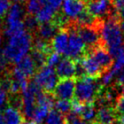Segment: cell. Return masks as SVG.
<instances>
[{"mask_svg":"<svg viewBox=\"0 0 124 124\" xmlns=\"http://www.w3.org/2000/svg\"><path fill=\"white\" fill-rule=\"evenodd\" d=\"M119 25H120V28H121L122 32H123V34L124 36V19H123V20H120Z\"/></svg>","mask_w":124,"mask_h":124,"instance_id":"d6a6232c","label":"cell"},{"mask_svg":"<svg viewBox=\"0 0 124 124\" xmlns=\"http://www.w3.org/2000/svg\"><path fill=\"white\" fill-rule=\"evenodd\" d=\"M101 23V20H100L98 25L95 26H78L75 25L74 22V26L76 30L78 35L80 36L82 41H84L85 46H86L87 52H90L95 47L101 46V37L100 33V25Z\"/></svg>","mask_w":124,"mask_h":124,"instance_id":"8992f818","label":"cell"},{"mask_svg":"<svg viewBox=\"0 0 124 124\" xmlns=\"http://www.w3.org/2000/svg\"><path fill=\"white\" fill-rule=\"evenodd\" d=\"M57 11L49 5L46 4L41 8L39 12L36 15V18L39 24H45L52 21V19L57 15Z\"/></svg>","mask_w":124,"mask_h":124,"instance_id":"ffe728a7","label":"cell"},{"mask_svg":"<svg viewBox=\"0 0 124 124\" xmlns=\"http://www.w3.org/2000/svg\"><path fill=\"white\" fill-rule=\"evenodd\" d=\"M7 102H8V94L0 88V109L3 108V106L7 105Z\"/></svg>","mask_w":124,"mask_h":124,"instance_id":"1f68e13d","label":"cell"},{"mask_svg":"<svg viewBox=\"0 0 124 124\" xmlns=\"http://www.w3.org/2000/svg\"><path fill=\"white\" fill-rule=\"evenodd\" d=\"M52 109V108L46 106H36L32 121L37 124H42L43 122L46 119Z\"/></svg>","mask_w":124,"mask_h":124,"instance_id":"44dd1931","label":"cell"},{"mask_svg":"<svg viewBox=\"0 0 124 124\" xmlns=\"http://www.w3.org/2000/svg\"><path fill=\"white\" fill-rule=\"evenodd\" d=\"M33 39L28 31H24L9 37L7 45L2 49L8 62L17 64L27 56L32 46Z\"/></svg>","mask_w":124,"mask_h":124,"instance_id":"6da1fadb","label":"cell"},{"mask_svg":"<svg viewBox=\"0 0 124 124\" xmlns=\"http://www.w3.org/2000/svg\"><path fill=\"white\" fill-rule=\"evenodd\" d=\"M118 16H111L101 20L100 33L102 46L106 49L124 45V36L119 25Z\"/></svg>","mask_w":124,"mask_h":124,"instance_id":"7a4b0ae2","label":"cell"},{"mask_svg":"<svg viewBox=\"0 0 124 124\" xmlns=\"http://www.w3.org/2000/svg\"><path fill=\"white\" fill-rule=\"evenodd\" d=\"M0 124H5L4 118H3V114H2L1 111H0Z\"/></svg>","mask_w":124,"mask_h":124,"instance_id":"836d02e7","label":"cell"},{"mask_svg":"<svg viewBox=\"0 0 124 124\" xmlns=\"http://www.w3.org/2000/svg\"><path fill=\"white\" fill-rule=\"evenodd\" d=\"M13 1L16 2V3H25V2H28V0H13Z\"/></svg>","mask_w":124,"mask_h":124,"instance_id":"d590c367","label":"cell"},{"mask_svg":"<svg viewBox=\"0 0 124 124\" xmlns=\"http://www.w3.org/2000/svg\"><path fill=\"white\" fill-rule=\"evenodd\" d=\"M103 88L104 86L97 78L85 77L75 79L74 99L81 104L95 103Z\"/></svg>","mask_w":124,"mask_h":124,"instance_id":"3957f363","label":"cell"},{"mask_svg":"<svg viewBox=\"0 0 124 124\" xmlns=\"http://www.w3.org/2000/svg\"><path fill=\"white\" fill-rule=\"evenodd\" d=\"M80 60L83 64L84 69H85L87 77L99 79L104 74L103 69L101 68L98 62L95 61V59L92 57L91 54L87 53Z\"/></svg>","mask_w":124,"mask_h":124,"instance_id":"7c38bea8","label":"cell"},{"mask_svg":"<svg viewBox=\"0 0 124 124\" xmlns=\"http://www.w3.org/2000/svg\"><path fill=\"white\" fill-rule=\"evenodd\" d=\"M24 9L19 3L11 5L6 15V28L4 34L8 38L15 34L25 31L24 25Z\"/></svg>","mask_w":124,"mask_h":124,"instance_id":"277c9868","label":"cell"},{"mask_svg":"<svg viewBox=\"0 0 124 124\" xmlns=\"http://www.w3.org/2000/svg\"><path fill=\"white\" fill-rule=\"evenodd\" d=\"M63 15L69 20H75L86 9L85 0H63L62 5Z\"/></svg>","mask_w":124,"mask_h":124,"instance_id":"8fae6325","label":"cell"},{"mask_svg":"<svg viewBox=\"0 0 124 124\" xmlns=\"http://www.w3.org/2000/svg\"><path fill=\"white\" fill-rule=\"evenodd\" d=\"M87 53L91 54L92 57L95 59V61L98 62L101 68L103 69L104 74L108 72L114 64L113 63V58L110 55L109 52L102 45L97 46L95 49L87 52Z\"/></svg>","mask_w":124,"mask_h":124,"instance_id":"30bf717a","label":"cell"},{"mask_svg":"<svg viewBox=\"0 0 124 124\" xmlns=\"http://www.w3.org/2000/svg\"><path fill=\"white\" fill-rule=\"evenodd\" d=\"M96 115L97 110L95 104V103H89V104H84L79 117L87 123H93L95 122Z\"/></svg>","mask_w":124,"mask_h":124,"instance_id":"d6986e66","label":"cell"},{"mask_svg":"<svg viewBox=\"0 0 124 124\" xmlns=\"http://www.w3.org/2000/svg\"><path fill=\"white\" fill-rule=\"evenodd\" d=\"M65 116L62 115L56 109H52L48 114L46 119L45 120V124H64Z\"/></svg>","mask_w":124,"mask_h":124,"instance_id":"603a6c76","label":"cell"},{"mask_svg":"<svg viewBox=\"0 0 124 124\" xmlns=\"http://www.w3.org/2000/svg\"><path fill=\"white\" fill-rule=\"evenodd\" d=\"M74 91L75 78L59 79L52 95L55 99L71 101L74 98Z\"/></svg>","mask_w":124,"mask_h":124,"instance_id":"9c48e42d","label":"cell"},{"mask_svg":"<svg viewBox=\"0 0 124 124\" xmlns=\"http://www.w3.org/2000/svg\"><path fill=\"white\" fill-rule=\"evenodd\" d=\"M86 9L93 16L100 20H106L111 16H117L112 8L111 0H87Z\"/></svg>","mask_w":124,"mask_h":124,"instance_id":"ba28073f","label":"cell"},{"mask_svg":"<svg viewBox=\"0 0 124 124\" xmlns=\"http://www.w3.org/2000/svg\"><path fill=\"white\" fill-rule=\"evenodd\" d=\"M116 119L117 117L114 106H103L97 110L95 123L100 124H115V123H116Z\"/></svg>","mask_w":124,"mask_h":124,"instance_id":"5bb4252c","label":"cell"},{"mask_svg":"<svg viewBox=\"0 0 124 124\" xmlns=\"http://www.w3.org/2000/svg\"><path fill=\"white\" fill-rule=\"evenodd\" d=\"M32 79L41 90L51 94H52L59 81L55 69L46 65L38 69Z\"/></svg>","mask_w":124,"mask_h":124,"instance_id":"52a82bcc","label":"cell"},{"mask_svg":"<svg viewBox=\"0 0 124 124\" xmlns=\"http://www.w3.org/2000/svg\"><path fill=\"white\" fill-rule=\"evenodd\" d=\"M10 7L9 0H0V17L8 14Z\"/></svg>","mask_w":124,"mask_h":124,"instance_id":"f546056e","label":"cell"},{"mask_svg":"<svg viewBox=\"0 0 124 124\" xmlns=\"http://www.w3.org/2000/svg\"><path fill=\"white\" fill-rule=\"evenodd\" d=\"M62 3H63V0H46V4L54 8L56 11L62 6Z\"/></svg>","mask_w":124,"mask_h":124,"instance_id":"4dcf8cb0","label":"cell"},{"mask_svg":"<svg viewBox=\"0 0 124 124\" xmlns=\"http://www.w3.org/2000/svg\"><path fill=\"white\" fill-rule=\"evenodd\" d=\"M2 42H3V37H2V35L0 34V46H1Z\"/></svg>","mask_w":124,"mask_h":124,"instance_id":"8d00e7d4","label":"cell"},{"mask_svg":"<svg viewBox=\"0 0 124 124\" xmlns=\"http://www.w3.org/2000/svg\"><path fill=\"white\" fill-rule=\"evenodd\" d=\"M64 124H69V123H67V122H66V120H65V123H64Z\"/></svg>","mask_w":124,"mask_h":124,"instance_id":"ab89813d","label":"cell"},{"mask_svg":"<svg viewBox=\"0 0 124 124\" xmlns=\"http://www.w3.org/2000/svg\"><path fill=\"white\" fill-rule=\"evenodd\" d=\"M69 31L67 29L61 30L51 41L52 50L60 55H65L69 45Z\"/></svg>","mask_w":124,"mask_h":124,"instance_id":"9a60e30c","label":"cell"},{"mask_svg":"<svg viewBox=\"0 0 124 124\" xmlns=\"http://www.w3.org/2000/svg\"><path fill=\"white\" fill-rule=\"evenodd\" d=\"M60 31L61 29L53 21H51L48 22V23L41 24L37 30V32L41 39L49 42L51 40H52L55 37L56 35Z\"/></svg>","mask_w":124,"mask_h":124,"instance_id":"2e32d148","label":"cell"},{"mask_svg":"<svg viewBox=\"0 0 124 124\" xmlns=\"http://www.w3.org/2000/svg\"><path fill=\"white\" fill-rule=\"evenodd\" d=\"M65 120L69 124H92L90 123H87V122L84 121L82 118H80L78 116L75 115L74 113L71 112L69 113L67 116H65Z\"/></svg>","mask_w":124,"mask_h":124,"instance_id":"83f0119b","label":"cell"},{"mask_svg":"<svg viewBox=\"0 0 124 124\" xmlns=\"http://www.w3.org/2000/svg\"><path fill=\"white\" fill-rule=\"evenodd\" d=\"M54 109L57 110L64 116H67L71 111V101L66 100H57L54 102Z\"/></svg>","mask_w":124,"mask_h":124,"instance_id":"d4e9b609","label":"cell"},{"mask_svg":"<svg viewBox=\"0 0 124 124\" xmlns=\"http://www.w3.org/2000/svg\"><path fill=\"white\" fill-rule=\"evenodd\" d=\"M2 26V20H1V18H0V28H1Z\"/></svg>","mask_w":124,"mask_h":124,"instance_id":"74e56055","label":"cell"},{"mask_svg":"<svg viewBox=\"0 0 124 124\" xmlns=\"http://www.w3.org/2000/svg\"><path fill=\"white\" fill-rule=\"evenodd\" d=\"M30 56H31V58H32L33 61H34L37 70L46 65V58H47L48 55H46V54L44 53V52L32 49Z\"/></svg>","mask_w":124,"mask_h":124,"instance_id":"7402d4cb","label":"cell"},{"mask_svg":"<svg viewBox=\"0 0 124 124\" xmlns=\"http://www.w3.org/2000/svg\"><path fill=\"white\" fill-rule=\"evenodd\" d=\"M3 116L5 124H22L25 122V117L21 111L9 106L3 110Z\"/></svg>","mask_w":124,"mask_h":124,"instance_id":"ac0fdd59","label":"cell"},{"mask_svg":"<svg viewBox=\"0 0 124 124\" xmlns=\"http://www.w3.org/2000/svg\"><path fill=\"white\" fill-rule=\"evenodd\" d=\"M24 25L25 28L30 31H37L39 28V23H38L36 18L34 15H27L25 17L24 20Z\"/></svg>","mask_w":124,"mask_h":124,"instance_id":"484cf974","label":"cell"},{"mask_svg":"<svg viewBox=\"0 0 124 124\" xmlns=\"http://www.w3.org/2000/svg\"><path fill=\"white\" fill-rule=\"evenodd\" d=\"M46 4V0H28L27 12L30 15H36L44 5Z\"/></svg>","mask_w":124,"mask_h":124,"instance_id":"cb8c5ba5","label":"cell"},{"mask_svg":"<svg viewBox=\"0 0 124 124\" xmlns=\"http://www.w3.org/2000/svg\"><path fill=\"white\" fill-rule=\"evenodd\" d=\"M22 124H37V123H36L34 121H30L29 120V121H25Z\"/></svg>","mask_w":124,"mask_h":124,"instance_id":"e575fe53","label":"cell"},{"mask_svg":"<svg viewBox=\"0 0 124 124\" xmlns=\"http://www.w3.org/2000/svg\"><path fill=\"white\" fill-rule=\"evenodd\" d=\"M69 45L66 51V57L77 61L81 59L87 54V49L84 41L78 35L76 30L73 23H69Z\"/></svg>","mask_w":124,"mask_h":124,"instance_id":"5b68a950","label":"cell"},{"mask_svg":"<svg viewBox=\"0 0 124 124\" xmlns=\"http://www.w3.org/2000/svg\"><path fill=\"white\" fill-rule=\"evenodd\" d=\"M56 73L59 79L75 78V61L69 57H64L56 68Z\"/></svg>","mask_w":124,"mask_h":124,"instance_id":"4fadbf2b","label":"cell"},{"mask_svg":"<svg viewBox=\"0 0 124 124\" xmlns=\"http://www.w3.org/2000/svg\"><path fill=\"white\" fill-rule=\"evenodd\" d=\"M92 124H100V123H93Z\"/></svg>","mask_w":124,"mask_h":124,"instance_id":"f35d334b","label":"cell"},{"mask_svg":"<svg viewBox=\"0 0 124 124\" xmlns=\"http://www.w3.org/2000/svg\"><path fill=\"white\" fill-rule=\"evenodd\" d=\"M61 59V55L58 53H57L56 52L52 51V52L47 56V58H46V66L51 68L57 67V64L60 62Z\"/></svg>","mask_w":124,"mask_h":124,"instance_id":"4316f807","label":"cell"},{"mask_svg":"<svg viewBox=\"0 0 124 124\" xmlns=\"http://www.w3.org/2000/svg\"><path fill=\"white\" fill-rule=\"evenodd\" d=\"M15 67L22 74L25 75L27 78L33 77L36 73V71H37L36 64H35L34 61H33V59L31 58V57L30 55H27L26 57H24Z\"/></svg>","mask_w":124,"mask_h":124,"instance_id":"e0dca14e","label":"cell"},{"mask_svg":"<svg viewBox=\"0 0 124 124\" xmlns=\"http://www.w3.org/2000/svg\"><path fill=\"white\" fill-rule=\"evenodd\" d=\"M111 3L113 9L118 16V14L124 10V0H111Z\"/></svg>","mask_w":124,"mask_h":124,"instance_id":"f1b7e54d","label":"cell"}]
</instances>
